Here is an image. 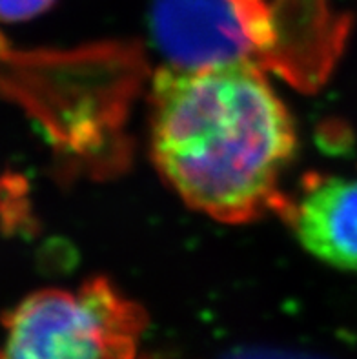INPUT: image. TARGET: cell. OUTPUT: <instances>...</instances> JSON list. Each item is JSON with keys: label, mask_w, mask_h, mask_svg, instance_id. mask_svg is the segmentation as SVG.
<instances>
[{"label": "cell", "mask_w": 357, "mask_h": 359, "mask_svg": "<svg viewBox=\"0 0 357 359\" xmlns=\"http://www.w3.org/2000/svg\"><path fill=\"white\" fill-rule=\"evenodd\" d=\"M154 159L179 196L244 221L276 196L295 151L288 109L246 60L166 68L154 81Z\"/></svg>", "instance_id": "1"}, {"label": "cell", "mask_w": 357, "mask_h": 359, "mask_svg": "<svg viewBox=\"0 0 357 359\" xmlns=\"http://www.w3.org/2000/svg\"><path fill=\"white\" fill-rule=\"evenodd\" d=\"M142 312L106 281L41 290L4 318L0 359H133Z\"/></svg>", "instance_id": "2"}, {"label": "cell", "mask_w": 357, "mask_h": 359, "mask_svg": "<svg viewBox=\"0 0 357 359\" xmlns=\"http://www.w3.org/2000/svg\"><path fill=\"white\" fill-rule=\"evenodd\" d=\"M154 33L179 68L239 62L268 36L257 2L155 0Z\"/></svg>", "instance_id": "3"}, {"label": "cell", "mask_w": 357, "mask_h": 359, "mask_svg": "<svg viewBox=\"0 0 357 359\" xmlns=\"http://www.w3.org/2000/svg\"><path fill=\"white\" fill-rule=\"evenodd\" d=\"M295 230L317 259L357 272V179L330 177L314 184L299 203Z\"/></svg>", "instance_id": "4"}, {"label": "cell", "mask_w": 357, "mask_h": 359, "mask_svg": "<svg viewBox=\"0 0 357 359\" xmlns=\"http://www.w3.org/2000/svg\"><path fill=\"white\" fill-rule=\"evenodd\" d=\"M55 0H0V22H20L44 13Z\"/></svg>", "instance_id": "5"}, {"label": "cell", "mask_w": 357, "mask_h": 359, "mask_svg": "<svg viewBox=\"0 0 357 359\" xmlns=\"http://www.w3.org/2000/svg\"><path fill=\"white\" fill-rule=\"evenodd\" d=\"M234 359H301V358H290V355H279V354H241Z\"/></svg>", "instance_id": "6"}, {"label": "cell", "mask_w": 357, "mask_h": 359, "mask_svg": "<svg viewBox=\"0 0 357 359\" xmlns=\"http://www.w3.org/2000/svg\"><path fill=\"white\" fill-rule=\"evenodd\" d=\"M243 2H257V0H243Z\"/></svg>", "instance_id": "7"}]
</instances>
